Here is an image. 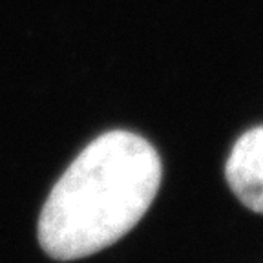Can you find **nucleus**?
Masks as SVG:
<instances>
[{"instance_id":"obj_1","label":"nucleus","mask_w":263,"mask_h":263,"mask_svg":"<svg viewBox=\"0 0 263 263\" xmlns=\"http://www.w3.org/2000/svg\"><path fill=\"white\" fill-rule=\"evenodd\" d=\"M156 148L137 134L111 130L88 144L49 192L39 241L53 259L86 258L139 223L161 185Z\"/></svg>"},{"instance_id":"obj_2","label":"nucleus","mask_w":263,"mask_h":263,"mask_svg":"<svg viewBox=\"0 0 263 263\" xmlns=\"http://www.w3.org/2000/svg\"><path fill=\"white\" fill-rule=\"evenodd\" d=\"M225 176L239 201L263 214V126L245 132L236 141L227 159Z\"/></svg>"}]
</instances>
